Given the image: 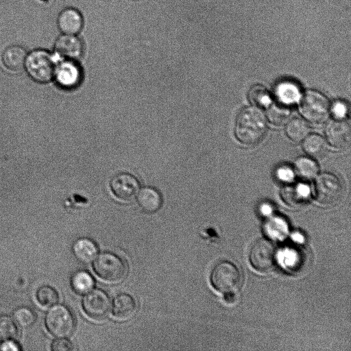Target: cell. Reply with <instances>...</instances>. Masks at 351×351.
Returning <instances> with one entry per match:
<instances>
[{
	"mask_svg": "<svg viewBox=\"0 0 351 351\" xmlns=\"http://www.w3.org/2000/svg\"><path fill=\"white\" fill-rule=\"evenodd\" d=\"M290 112L287 105L279 101L269 105L267 114L271 123L276 125H280L287 122Z\"/></svg>",
	"mask_w": 351,
	"mask_h": 351,
	"instance_id": "cb8c5ba5",
	"label": "cell"
},
{
	"mask_svg": "<svg viewBox=\"0 0 351 351\" xmlns=\"http://www.w3.org/2000/svg\"><path fill=\"white\" fill-rule=\"evenodd\" d=\"M348 111L346 104L342 101H335L331 107V112L337 119H343Z\"/></svg>",
	"mask_w": 351,
	"mask_h": 351,
	"instance_id": "1f68e13d",
	"label": "cell"
},
{
	"mask_svg": "<svg viewBox=\"0 0 351 351\" xmlns=\"http://www.w3.org/2000/svg\"><path fill=\"white\" fill-rule=\"evenodd\" d=\"M21 348L14 340H10L1 343L0 350H19Z\"/></svg>",
	"mask_w": 351,
	"mask_h": 351,
	"instance_id": "e575fe53",
	"label": "cell"
},
{
	"mask_svg": "<svg viewBox=\"0 0 351 351\" xmlns=\"http://www.w3.org/2000/svg\"><path fill=\"white\" fill-rule=\"evenodd\" d=\"M280 195L284 202L289 206L301 207L309 199V190L306 185L293 184L284 187Z\"/></svg>",
	"mask_w": 351,
	"mask_h": 351,
	"instance_id": "9a60e30c",
	"label": "cell"
},
{
	"mask_svg": "<svg viewBox=\"0 0 351 351\" xmlns=\"http://www.w3.org/2000/svg\"><path fill=\"white\" fill-rule=\"evenodd\" d=\"M136 311V303L129 294L121 293L113 301L114 316L121 320L131 318Z\"/></svg>",
	"mask_w": 351,
	"mask_h": 351,
	"instance_id": "2e32d148",
	"label": "cell"
},
{
	"mask_svg": "<svg viewBox=\"0 0 351 351\" xmlns=\"http://www.w3.org/2000/svg\"><path fill=\"white\" fill-rule=\"evenodd\" d=\"M294 164L296 173L303 179H312L317 173L318 166L312 159L301 157L298 158Z\"/></svg>",
	"mask_w": 351,
	"mask_h": 351,
	"instance_id": "484cf974",
	"label": "cell"
},
{
	"mask_svg": "<svg viewBox=\"0 0 351 351\" xmlns=\"http://www.w3.org/2000/svg\"><path fill=\"white\" fill-rule=\"evenodd\" d=\"M308 130L307 123L300 118L292 119L286 126L287 135L295 142L303 140L307 136Z\"/></svg>",
	"mask_w": 351,
	"mask_h": 351,
	"instance_id": "d4e9b609",
	"label": "cell"
},
{
	"mask_svg": "<svg viewBox=\"0 0 351 351\" xmlns=\"http://www.w3.org/2000/svg\"><path fill=\"white\" fill-rule=\"evenodd\" d=\"M293 237L295 238V240L299 241L302 240V236L298 234H295V235H293Z\"/></svg>",
	"mask_w": 351,
	"mask_h": 351,
	"instance_id": "74e56055",
	"label": "cell"
},
{
	"mask_svg": "<svg viewBox=\"0 0 351 351\" xmlns=\"http://www.w3.org/2000/svg\"><path fill=\"white\" fill-rule=\"evenodd\" d=\"M54 75L58 83L67 88L76 86L81 80L79 66L71 60H66L56 67Z\"/></svg>",
	"mask_w": 351,
	"mask_h": 351,
	"instance_id": "7c38bea8",
	"label": "cell"
},
{
	"mask_svg": "<svg viewBox=\"0 0 351 351\" xmlns=\"http://www.w3.org/2000/svg\"><path fill=\"white\" fill-rule=\"evenodd\" d=\"M54 47L58 53L68 60L79 58L83 49L79 38L75 35L64 34L56 39Z\"/></svg>",
	"mask_w": 351,
	"mask_h": 351,
	"instance_id": "5bb4252c",
	"label": "cell"
},
{
	"mask_svg": "<svg viewBox=\"0 0 351 351\" xmlns=\"http://www.w3.org/2000/svg\"><path fill=\"white\" fill-rule=\"evenodd\" d=\"M18 335L16 323L8 315L0 316V343L14 340Z\"/></svg>",
	"mask_w": 351,
	"mask_h": 351,
	"instance_id": "4316f807",
	"label": "cell"
},
{
	"mask_svg": "<svg viewBox=\"0 0 351 351\" xmlns=\"http://www.w3.org/2000/svg\"><path fill=\"white\" fill-rule=\"evenodd\" d=\"M266 130L265 117L258 108H245L239 114L235 123V134L243 144H257L263 138Z\"/></svg>",
	"mask_w": 351,
	"mask_h": 351,
	"instance_id": "6da1fadb",
	"label": "cell"
},
{
	"mask_svg": "<svg viewBox=\"0 0 351 351\" xmlns=\"http://www.w3.org/2000/svg\"><path fill=\"white\" fill-rule=\"evenodd\" d=\"M26 56L27 53L23 47L12 45L4 50L2 54V62L8 69L18 71L23 68Z\"/></svg>",
	"mask_w": 351,
	"mask_h": 351,
	"instance_id": "e0dca14e",
	"label": "cell"
},
{
	"mask_svg": "<svg viewBox=\"0 0 351 351\" xmlns=\"http://www.w3.org/2000/svg\"><path fill=\"white\" fill-rule=\"evenodd\" d=\"M73 252L79 261L88 263L96 258L98 248L93 240L88 238H80L73 243Z\"/></svg>",
	"mask_w": 351,
	"mask_h": 351,
	"instance_id": "d6986e66",
	"label": "cell"
},
{
	"mask_svg": "<svg viewBox=\"0 0 351 351\" xmlns=\"http://www.w3.org/2000/svg\"><path fill=\"white\" fill-rule=\"evenodd\" d=\"M45 324L49 332L53 336L65 337L73 332L75 319L67 307L56 304L47 312Z\"/></svg>",
	"mask_w": 351,
	"mask_h": 351,
	"instance_id": "277c9868",
	"label": "cell"
},
{
	"mask_svg": "<svg viewBox=\"0 0 351 351\" xmlns=\"http://www.w3.org/2000/svg\"><path fill=\"white\" fill-rule=\"evenodd\" d=\"M241 274L232 263H218L211 272V282L215 289L220 292H233L241 283Z\"/></svg>",
	"mask_w": 351,
	"mask_h": 351,
	"instance_id": "8992f818",
	"label": "cell"
},
{
	"mask_svg": "<svg viewBox=\"0 0 351 351\" xmlns=\"http://www.w3.org/2000/svg\"><path fill=\"white\" fill-rule=\"evenodd\" d=\"M305 152L313 158H321L326 152V143L319 135L311 134L306 137L303 143Z\"/></svg>",
	"mask_w": 351,
	"mask_h": 351,
	"instance_id": "44dd1931",
	"label": "cell"
},
{
	"mask_svg": "<svg viewBox=\"0 0 351 351\" xmlns=\"http://www.w3.org/2000/svg\"><path fill=\"white\" fill-rule=\"evenodd\" d=\"M36 298L42 306L49 307L58 302L59 296L56 289L53 287L44 285L38 289Z\"/></svg>",
	"mask_w": 351,
	"mask_h": 351,
	"instance_id": "83f0119b",
	"label": "cell"
},
{
	"mask_svg": "<svg viewBox=\"0 0 351 351\" xmlns=\"http://www.w3.org/2000/svg\"><path fill=\"white\" fill-rule=\"evenodd\" d=\"M86 313L94 319L105 317L110 308V300L107 293L101 289L90 291L82 302Z\"/></svg>",
	"mask_w": 351,
	"mask_h": 351,
	"instance_id": "9c48e42d",
	"label": "cell"
},
{
	"mask_svg": "<svg viewBox=\"0 0 351 351\" xmlns=\"http://www.w3.org/2000/svg\"><path fill=\"white\" fill-rule=\"evenodd\" d=\"M94 279L86 271H78L71 277V285L73 289L77 293L84 294L91 291L94 287Z\"/></svg>",
	"mask_w": 351,
	"mask_h": 351,
	"instance_id": "603a6c76",
	"label": "cell"
},
{
	"mask_svg": "<svg viewBox=\"0 0 351 351\" xmlns=\"http://www.w3.org/2000/svg\"><path fill=\"white\" fill-rule=\"evenodd\" d=\"M14 322L23 328L29 327L36 321V317L34 312L26 306L19 307L13 313Z\"/></svg>",
	"mask_w": 351,
	"mask_h": 351,
	"instance_id": "f546056e",
	"label": "cell"
},
{
	"mask_svg": "<svg viewBox=\"0 0 351 351\" xmlns=\"http://www.w3.org/2000/svg\"><path fill=\"white\" fill-rule=\"evenodd\" d=\"M276 252L274 245L270 241L261 239L252 245L250 251V261L256 270L268 271L276 264Z\"/></svg>",
	"mask_w": 351,
	"mask_h": 351,
	"instance_id": "52a82bcc",
	"label": "cell"
},
{
	"mask_svg": "<svg viewBox=\"0 0 351 351\" xmlns=\"http://www.w3.org/2000/svg\"><path fill=\"white\" fill-rule=\"evenodd\" d=\"M223 300L228 304H233L235 302L236 297L233 292L225 293Z\"/></svg>",
	"mask_w": 351,
	"mask_h": 351,
	"instance_id": "d590c367",
	"label": "cell"
},
{
	"mask_svg": "<svg viewBox=\"0 0 351 351\" xmlns=\"http://www.w3.org/2000/svg\"><path fill=\"white\" fill-rule=\"evenodd\" d=\"M315 197L324 205L337 203L343 194V186L339 179L330 173H322L315 182Z\"/></svg>",
	"mask_w": 351,
	"mask_h": 351,
	"instance_id": "ba28073f",
	"label": "cell"
},
{
	"mask_svg": "<svg viewBox=\"0 0 351 351\" xmlns=\"http://www.w3.org/2000/svg\"><path fill=\"white\" fill-rule=\"evenodd\" d=\"M276 176L280 181L288 182L292 180L293 172L289 167L284 166L278 169Z\"/></svg>",
	"mask_w": 351,
	"mask_h": 351,
	"instance_id": "836d02e7",
	"label": "cell"
},
{
	"mask_svg": "<svg viewBox=\"0 0 351 351\" xmlns=\"http://www.w3.org/2000/svg\"><path fill=\"white\" fill-rule=\"evenodd\" d=\"M262 213L264 214L269 213L271 211V208L268 205H263L261 208Z\"/></svg>",
	"mask_w": 351,
	"mask_h": 351,
	"instance_id": "8d00e7d4",
	"label": "cell"
},
{
	"mask_svg": "<svg viewBox=\"0 0 351 351\" xmlns=\"http://www.w3.org/2000/svg\"><path fill=\"white\" fill-rule=\"evenodd\" d=\"M58 26L64 34L75 35L83 26V18L80 12L72 8L64 9L58 15Z\"/></svg>",
	"mask_w": 351,
	"mask_h": 351,
	"instance_id": "4fadbf2b",
	"label": "cell"
},
{
	"mask_svg": "<svg viewBox=\"0 0 351 351\" xmlns=\"http://www.w3.org/2000/svg\"><path fill=\"white\" fill-rule=\"evenodd\" d=\"M29 75L40 83L49 82L54 75L56 66L51 54L43 49H36L27 54L25 65Z\"/></svg>",
	"mask_w": 351,
	"mask_h": 351,
	"instance_id": "7a4b0ae2",
	"label": "cell"
},
{
	"mask_svg": "<svg viewBox=\"0 0 351 351\" xmlns=\"http://www.w3.org/2000/svg\"><path fill=\"white\" fill-rule=\"evenodd\" d=\"M326 135L329 143L335 148L344 149L350 144V127L343 119L330 121L326 128Z\"/></svg>",
	"mask_w": 351,
	"mask_h": 351,
	"instance_id": "8fae6325",
	"label": "cell"
},
{
	"mask_svg": "<svg viewBox=\"0 0 351 351\" xmlns=\"http://www.w3.org/2000/svg\"><path fill=\"white\" fill-rule=\"evenodd\" d=\"M264 232L273 239H282L288 232L286 221L280 217L274 216L268 219L264 223Z\"/></svg>",
	"mask_w": 351,
	"mask_h": 351,
	"instance_id": "ffe728a7",
	"label": "cell"
},
{
	"mask_svg": "<svg viewBox=\"0 0 351 351\" xmlns=\"http://www.w3.org/2000/svg\"><path fill=\"white\" fill-rule=\"evenodd\" d=\"M250 101L258 107H266L270 103L269 94L266 88L261 85H256L251 88L248 93Z\"/></svg>",
	"mask_w": 351,
	"mask_h": 351,
	"instance_id": "f1b7e54d",
	"label": "cell"
},
{
	"mask_svg": "<svg viewBox=\"0 0 351 351\" xmlns=\"http://www.w3.org/2000/svg\"><path fill=\"white\" fill-rule=\"evenodd\" d=\"M95 273L103 280L111 282L121 280L126 275L125 263L111 252L100 254L93 263Z\"/></svg>",
	"mask_w": 351,
	"mask_h": 351,
	"instance_id": "3957f363",
	"label": "cell"
},
{
	"mask_svg": "<svg viewBox=\"0 0 351 351\" xmlns=\"http://www.w3.org/2000/svg\"><path fill=\"white\" fill-rule=\"evenodd\" d=\"M73 349L71 342L64 337H59V339L53 341L51 344V350L53 351H69Z\"/></svg>",
	"mask_w": 351,
	"mask_h": 351,
	"instance_id": "d6a6232c",
	"label": "cell"
},
{
	"mask_svg": "<svg viewBox=\"0 0 351 351\" xmlns=\"http://www.w3.org/2000/svg\"><path fill=\"white\" fill-rule=\"evenodd\" d=\"M137 202L143 210L147 213H154L160 209L162 199L160 193L152 187H144L139 189Z\"/></svg>",
	"mask_w": 351,
	"mask_h": 351,
	"instance_id": "ac0fdd59",
	"label": "cell"
},
{
	"mask_svg": "<svg viewBox=\"0 0 351 351\" xmlns=\"http://www.w3.org/2000/svg\"><path fill=\"white\" fill-rule=\"evenodd\" d=\"M301 257L302 255L298 252L294 250H287L285 254L284 263L288 267L295 269L301 266Z\"/></svg>",
	"mask_w": 351,
	"mask_h": 351,
	"instance_id": "4dcf8cb0",
	"label": "cell"
},
{
	"mask_svg": "<svg viewBox=\"0 0 351 351\" xmlns=\"http://www.w3.org/2000/svg\"><path fill=\"white\" fill-rule=\"evenodd\" d=\"M300 108L302 114L307 121L320 123L328 117L329 104L325 96L319 92L311 90L303 95Z\"/></svg>",
	"mask_w": 351,
	"mask_h": 351,
	"instance_id": "5b68a950",
	"label": "cell"
},
{
	"mask_svg": "<svg viewBox=\"0 0 351 351\" xmlns=\"http://www.w3.org/2000/svg\"><path fill=\"white\" fill-rule=\"evenodd\" d=\"M276 95L280 102L288 105L297 101L300 95V90L294 83L284 82L277 86Z\"/></svg>",
	"mask_w": 351,
	"mask_h": 351,
	"instance_id": "7402d4cb",
	"label": "cell"
},
{
	"mask_svg": "<svg viewBox=\"0 0 351 351\" xmlns=\"http://www.w3.org/2000/svg\"><path fill=\"white\" fill-rule=\"evenodd\" d=\"M110 188L118 198L129 200L136 195L140 184L138 180L132 174L120 173L111 179Z\"/></svg>",
	"mask_w": 351,
	"mask_h": 351,
	"instance_id": "30bf717a",
	"label": "cell"
}]
</instances>
